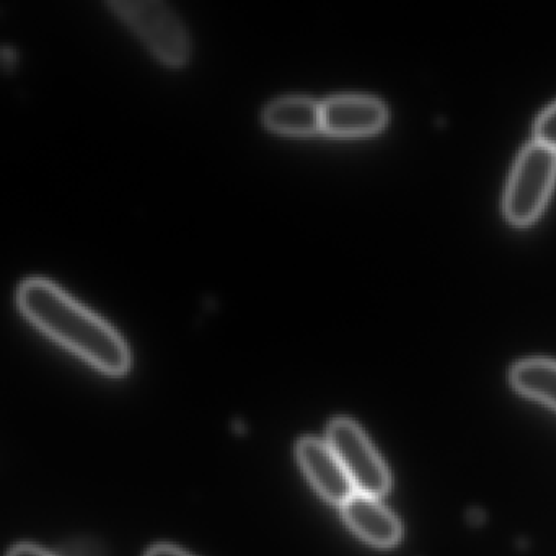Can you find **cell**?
Listing matches in <instances>:
<instances>
[{"label": "cell", "instance_id": "6da1fadb", "mask_svg": "<svg viewBox=\"0 0 556 556\" xmlns=\"http://www.w3.org/2000/svg\"><path fill=\"white\" fill-rule=\"evenodd\" d=\"M17 305L24 317L100 372L123 376L131 354L118 331L60 286L43 278L22 282Z\"/></svg>", "mask_w": 556, "mask_h": 556}, {"label": "cell", "instance_id": "7a4b0ae2", "mask_svg": "<svg viewBox=\"0 0 556 556\" xmlns=\"http://www.w3.org/2000/svg\"><path fill=\"white\" fill-rule=\"evenodd\" d=\"M555 185V149L542 142H530L520 152L507 180L504 216L517 227L535 223L545 211Z\"/></svg>", "mask_w": 556, "mask_h": 556}, {"label": "cell", "instance_id": "3957f363", "mask_svg": "<svg viewBox=\"0 0 556 556\" xmlns=\"http://www.w3.org/2000/svg\"><path fill=\"white\" fill-rule=\"evenodd\" d=\"M110 9L167 66H184L190 58V38L180 17L164 0H110Z\"/></svg>", "mask_w": 556, "mask_h": 556}, {"label": "cell", "instance_id": "277c9868", "mask_svg": "<svg viewBox=\"0 0 556 556\" xmlns=\"http://www.w3.org/2000/svg\"><path fill=\"white\" fill-rule=\"evenodd\" d=\"M327 442L346 470L356 493L380 497L392 486V477L363 429L348 418L331 421Z\"/></svg>", "mask_w": 556, "mask_h": 556}, {"label": "cell", "instance_id": "5b68a950", "mask_svg": "<svg viewBox=\"0 0 556 556\" xmlns=\"http://www.w3.org/2000/svg\"><path fill=\"white\" fill-rule=\"evenodd\" d=\"M321 131L340 138L379 132L389 119L383 102L376 97L334 96L320 103Z\"/></svg>", "mask_w": 556, "mask_h": 556}, {"label": "cell", "instance_id": "8992f818", "mask_svg": "<svg viewBox=\"0 0 556 556\" xmlns=\"http://www.w3.org/2000/svg\"><path fill=\"white\" fill-rule=\"evenodd\" d=\"M298 458L315 490L328 503L343 506L356 490L328 442L305 438L299 442Z\"/></svg>", "mask_w": 556, "mask_h": 556}, {"label": "cell", "instance_id": "52a82bcc", "mask_svg": "<svg viewBox=\"0 0 556 556\" xmlns=\"http://www.w3.org/2000/svg\"><path fill=\"white\" fill-rule=\"evenodd\" d=\"M341 510L344 522L369 545L390 548L402 540V522L389 507L380 503L379 497L354 493L341 506Z\"/></svg>", "mask_w": 556, "mask_h": 556}, {"label": "cell", "instance_id": "ba28073f", "mask_svg": "<svg viewBox=\"0 0 556 556\" xmlns=\"http://www.w3.org/2000/svg\"><path fill=\"white\" fill-rule=\"evenodd\" d=\"M263 123L266 128L281 135H315L321 131L320 103L308 97H281L266 106Z\"/></svg>", "mask_w": 556, "mask_h": 556}, {"label": "cell", "instance_id": "9c48e42d", "mask_svg": "<svg viewBox=\"0 0 556 556\" xmlns=\"http://www.w3.org/2000/svg\"><path fill=\"white\" fill-rule=\"evenodd\" d=\"M509 380L520 395L556 412V359L529 357L519 361L510 369Z\"/></svg>", "mask_w": 556, "mask_h": 556}, {"label": "cell", "instance_id": "30bf717a", "mask_svg": "<svg viewBox=\"0 0 556 556\" xmlns=\"http://www.w3.org/2000/svg\"><path fill=\"white\" fill-rule=\"evenodd\" d=\"M533 135L536 142H542L556 151V102L540 113L533 126Z\"/></svg>", "mask_w": 556, "mask_h": 556}, {"label": "cell", "instance_id": "8fae6325", "mask_svg": "<svg viewBox=\"0 0 556 556\" xmlns=\"http://www.w3.org/2000/svg\"><path fill=\"white\" fill-rule=\"evenodd\" d=\"M61 556H99V553L96 552L92 543L79 542L64 548Z\"/></svg>", "mask_w": 556, "mask_h": 556}, {"label": "cell", "instance_id": "7c38bea8", "mask_svg": "<svg viewBox=\"0 0 556 556\" xmlns=\"http://www.w3.org/2000/svg\"><path fill=\"white\" fill-rule=\"evenodd\" d=\"M9 556H53L45 549L38 548L35 545H18L9 553Z\"/></svg>", "mask_w": 556, "mask_h": 556}, {"label": "cell", "instance_id": "4fadbf2b", "mask_svg": "<svg viewBox=\"0 0 556 556\" xmlns=\"http://www.w3.org/2000/svg\"><path fill=\"white\" fill-rule=\"evenodd\" d=\"M146 556H190L188 553L181 552L180 548H175L170 545H157L149 549Z\"/></svg>", "mask_w": 556, "mask_h": 556}]
</instances>
